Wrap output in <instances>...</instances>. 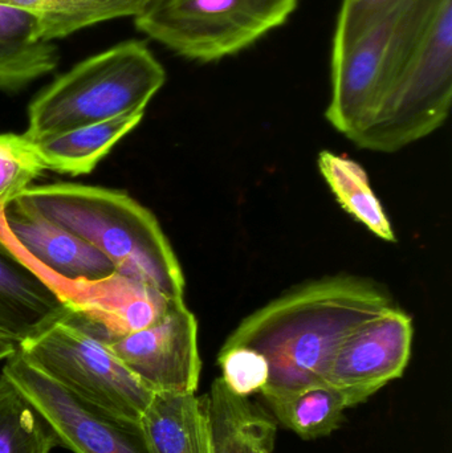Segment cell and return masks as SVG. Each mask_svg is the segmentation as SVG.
<instances>
[{"label":"cell","mask_w":452,"mask_h":453,"mask_svg":"<svg viewBox=\"0 0 452 453\" xmlns=\"http://www.w3.org/2000/svg\"><path fill=\"white\" fill-rule=\"evenodd\" d=\"M209 395L210 453L273 451L278 422L249 398L231 393L220 378Z\"/></svg>","instance_id":"cell-15"},{"label":"cell","mask_w":452,"mask_h":453,"mask_svg":"<svg viewBox=\"0 0 452 453\" xmlns=\"http://www.w3.org/2000/svg\"><path fill=\"white\" fill-rule=\"evenodd\" d=\"M395 306L376 282L328 277L271 301L239 324L222 348L246 346L264 357L263 399L326 383L340 343L356 327Z\"/></svg>","instance_id":"cell-1"},{"label":"cell","mask_w":452,"mask_h":453,"mask_svg":"<svg viewBox=\"0 0 452 453\" xmlns=\"http://www.w3.org/2000/svg\"><path fill=\"white\" fill-rule=\"evenodd\" d=\"M451 103L452 0H434L389 95L350 141L395 153L440 129Z\"/></svg>","instance_id":"cell-4"},{"label":"cell","mask_w":452,"mask_h":453,"mask_svg":"<svg viewBox=\"0 0 452 453\" xmlns=\"http://www.w3.org/2000/svg\"><path fill=\"white\" fill-rule=\"evenodd\" d=\"M44 279L68 303L66 324L109 345L113 341L145 329L165 316L178 301L148 285L119 276L95 284H73L53 277Z\"/></svg>","instance_id":"cell-11"},{"label":"cell","mask_w":452,"mask_h":453,"mask_svg":"<svg viewBox=\"0 0 452 453\" xmlns=\"http://www.w3.org/2000/svg\"><path fill=\"white\" fill-rule=\"evenodd\" d=\"M318 169L342 209L379 239L395 242V231L381 202L372 190L368 174L360 164L332 151L318 154Z\"/></svg>","instance_id":"cell-19"},{"label":"cell","mask_w":452,"mask_h":453,"mask_svg":"<svg viewBox=\"0 0 452 453\" xmlns=\"http://www.w3.org/2000/svg\"><path fill=\"white\" fill-rule=\"evenodd\" d=\"M13 203L97 248L119 276L183 300L185 276L172 244L153 212L129 194L58 182L31 186Z\"/></svg>","instance_id":"cell-2"},{"label":"cell","mask_w":452,"mask_h":453,"mask_svg":"<svg viewBox=\"0 0 452 453\" xmlns=\"http://www.w3.org/2000/svg\"><path fill=\"white\" fill-rule=\"evenodd\" d=\"M57 48L53 42H39L28 47L0 44V90L20 92L31 82L52 73L58 65Z\"/></svg>","instance_id":"cell-22"},{"label":"cell","mask_w":452,"mask_h":453,"mask_svg":"<svg viewBox=\"0 0 452 453\" xmlns=\"http://www.w3.org/2000/svg\"><path fill=\"white\" fill-rule=\"evenodd\" d=\"M166 81L148 44L119 42L76 64L45 87L28 106L32 142L127 114L145 113Z\"/></svg>","instance_id":"cell-3"},{"label":"cell","mask_w":452,"mask_h":453,"mask_svg":"<svg viewBox=\"0 0 452 453\" xmlns=\"http://www.w3.org/2000/svg\"><path fill=\"white\" fill-rule=\"evenodd\" d=\"M58 447L52 426L7 377L0 374V453H50Z\"/></svg>","instance_id":"cell-20"},{"label":"cell","mask_w":452,"mask_h":453,"mask_svg":"<svg viewBox=\"0 0 452 453\" xmlns=\"http://www.w3.org/2000/svg\"><path fill=\"white\" fill-rule=\"evenodd\" d=\"M0 237L40 276L95 284L117 274L116 265L97 248L15 203L0 214Z\"/></svg>","instance_id":"cell-12"},{"label":"cell","mask_w":452,"mask_h":453,"mask_svg":"<svg viewBox=\"0 0 452 453\" xmlns=\"http://www.w3.org/2000/svg\"><path fill=\"white\" fill-rule=\"evenodd\" d=\"M44 42L39 19L27 11L0 4V44L28 47Z\"/></svg>","instance_id":"cell-25"},{"label":"cell","mask_w":452,"mask_h":453,"mask_svg":"<svg viewBox=\"0 0 452 453\" xmlns=\"http://www.w3.org/2000/svg\"><path fill=\"white\" fill-rule=\"evenodd\" d=\"M68 303L0 237V333L18 343L68 317Z\"/></svg>","instance_id":"cell-13"},{"label":"cell","mask_w":452,"mask_h":453,"mask_svg":"<svg viewBox=\"0 0 452 453\" xmlns=\"http://www.w3.org/2000/svg\"><path fill=\"white\" fill-rule=\"evenodd\" d=\"M145 113L127 114L63 134L34 141L45 170L61 174H89L109 151L142 121Z\"/></svg>","instance_id":"cell-16"},{"label":"cell","mask_w":452,"mask_h":453,"mask_svg":"<svg viewBox=\"0 0 452 453\" xmlns=\"http://www.w3.org/2000/svg\"><path fill=\"white\" fill-rule=\"evenodd\" d=\"M434 0H402L363 35L332 52L329 124L352 138L368 125L395 85Z\"/></svg>","instance_id":"cell-5"},{"label":"cell","mask_w":452,"mask_h":453,"mask_svg":"<svg viewBox=\"0 0 452 453\" xmlns=\"http://www.w3.org/2000/svg\"><path fill=\"white\" fill-rule=\"evenodd\" d=\"M140 427L153 453H210L209 395L154 394Z\"/></svg>","instance_id":"cell-14"},{"label":"cell","mask_w":452,"mask_h":453,"mask_svg":"<svg viewBox=\"0 0 452 453\" xmlns=\"http://www.w3.org/2000/svg\"><path fill=\"white\" fill-rule=\"evenodd\" d=\"M413 337L411 317L395 306L387 309L340 343L326 372V385L341 391L349 407L365 403L402 378L410 362Z\"/></svg>","instance_id":"cell-9"},{"label":"cell","mask_w":452,"mask_h":453,"mask_svg":"<svg viewBox=\"0 0 452 453\" xmlns=\"http://www.w3.org/2000/svg\"><path fill=\"white\" fill-rule=\"evenodd\" d=\"M148 0H0L39 19L44 42L64 39L81 29L140 15Z\"/></svg>","instance_id":"cell-17"},{"label":"cell","mask_w":452,"mask_h":453,"mask_svg":"<svg viewBox=\"0 0 452 453\" xmlns=\"http://www.w3.org/2000/svg\"><path fill=\"white\" fill-rule=\"evenodd\" d=\"M400 2L402 0H344L337 20L332 52H339L355 42L377 19Z\"/></svg>","instance_id":"cell-24"},{"label":"cell","mask_w":452,"mask_h":453,"mask_svg":"<svg viewBox=\"0 0 452 453\" xmlns=\"http://www.w3.org/2000/svg\"><path fill=\"white\" fill-rule=\"evenodd\" d=\"M42 170L31 140L24 134L0 133V214L31 188Z\"/></svg>","instance_id":"cell-21"},{"label":"cell","mask_w":452,"mask_h":453,"mask_svg":"<svg viewBox=\"0 0 452 453\" xmlns=\"http://www.w3.org/2000/svg\"><path fill=\"white\" fill-rule=\"evenodd\" d=\"M19 353L81 403L140 426L154 394L100 341L60 321L19 343Z\"/></svg>","instance_id":"cell-7"},{"label":"cell","mask_w":452,"mask_h":453,"mask_svg":"<svg viewBox=\"0 0 452 453\" xmlns=\"http://www.w3.org/2000/svg\"><path fill=\"white\" fill-rule=\"evenodd\" d=\"M153 394H195L201 380L198 321L185 300L162 319L106 345Z\"/></svg>","instance_id":"cell-10"},{"label":"cell","mask_w":452,"mask_h":453,"mask_svg":"<svg viewBox=\"0 0 452 453\" xmlns=\"http://www.w3.org/2000/svg\"><path fill=\"white\" fill-rule=\"evenodd\" d=\"M299 0H148L138 31L178 56L214 63L286 24Z\"/></svg>","instance_id":"cell-6"},{"label":"cell","mask_w":452,"mask_h":453,"mask_svg":"<svg viewBox=\"0 0 452 453\" xmlns=\"http://www.w3.org/2000/svg\"><path fill=\"white\" fill-rule=\"evenodd\" d=\"M18 349L19 343L16 341L0 333V361L10 358L18 351Z\"/></svg>","instance_id":"cell-26"},{"label":"cell","mask_w":452,"mask_h":453,"mask_svg":"<svg viewBox=\"0 0 452 453\" xmlns=\"http://www.w3.org/2000/svg\"><path fill=\"white\" fill-rule=\"evenodd\" d=\"M50 422L58 447L74 453H153L140 426L119 422L81 403L20 356L2 370Z\"/></svg>","instance_id":"cell-8"},{"label":"cell","mask_w":452,"mask_h":453,"mask_svg":"<svg viewBox=\"0 0 452 453\" xmlns=\"http://www.w3.org/2000/svg\"><path fill=\"white\" fill-rule=\"evenodd\" d=\"M264 401L276 422L304 441L326 438L339 430L350 409L344 394L326 383Z\"/></svg>","instance_id":"cell-18"},{"label":"cell","mask_w":452,"mask_h":453,"mask_svg":"<svg viewBox=\"0 0 452 453\" xmlns=\"http://www.w3.org/2000/svg\"><path fill=\"white\" fill-rule=\"evenodd\" d=\"M260 453H273V451H263V452H260Z\"/></svg>","instance_id":"cell-27"},{"label":"cell","mask_w":452,"mask_h":453,"mask_svg":"<svg viewBox=\"0 0 452 453\" xmlns=\"http://www.w3.org/2000/svg\"><path fill=\"white\" fill-rule=\"evenodd\" d=\"M222 369L220 380L238 396L249 398L264 390L268 382V364L262 354L246 346L222 348L218 356Z\"/></svg>","instance_id":"cell-23"}]
</instances>
